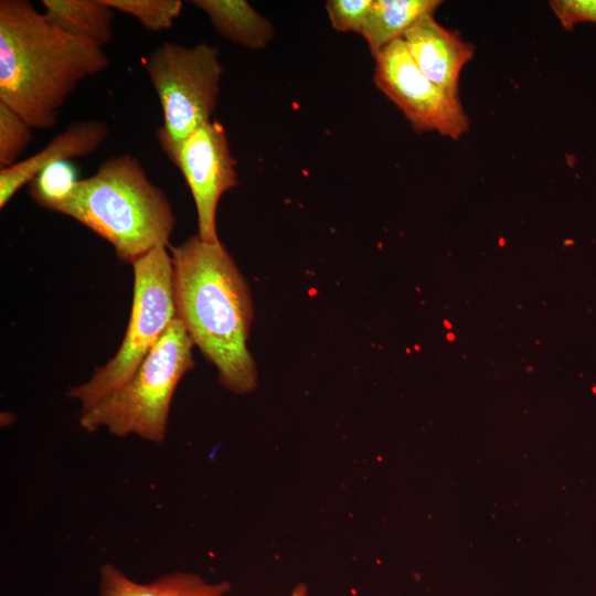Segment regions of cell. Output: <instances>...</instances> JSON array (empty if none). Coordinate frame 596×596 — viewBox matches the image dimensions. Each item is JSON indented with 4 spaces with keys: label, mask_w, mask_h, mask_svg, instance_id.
I'll use <instances>...</instances> for the list:
<instances>
[{
    "label": "cell",
    "mask_w": 596,
    "mask_h": 596,
    "mask_svg": "<svg viewBox=\"0 0 596 596\" xmlns=\"http://www.w3.org/2000/svg\"><path fill=\"white\" fill-rule=\"evenodd\" d=\"M175 318L220 383L235 394L257 386L255 361L247 340L254 317L249 287L221 242L198 234L170 246Z\"/></svg>",
    "instance_id": "6da1fadb"
},
{
    "label": "cell",
    "mask_w": 596,
    "mask_h": 596,
    "mask_svg": "<svg viewBox=\"0 0 596 596\" xmlns=\"http://www.w3.org/2000/svg\"><path fill=\"white\" fill-rule=\"evenodd\" d=\"M108 65L102 47L66 33L31 2L0 1V102L32 129H52L77 85Z\"/></svg>",
    "instance_id": "7a4b0ae2"
},
{
    "label": "cell",
    "mask_w": 596,
    "mask_h": 596,
    "mask_svg": "<svg viewBox=\"0 0 596 596\" xmlns=\"http://www.w3.org/2000/svg\"><path fill=\"white\" fill-rule=\"evenodd\" d=\"M53 212L67 215L106 240L117 258L134 264L158 246H169L175 217L164 191L128 153L105 160L95 174L78 180Z\"/></svg>",
    "instance_id": "3957f363"
},
{
    "label": "cell",
    "mask_w": 596,
    "mask_h": 596,
    "mask_svg": "<svg viewBox=\"0 0 596 596\" xmlns=\"http://www.w3.org/2000/svg\"><path fill=\"white\" fill-rule=\"evenodd\" d=\"M193 345L175 318L123 386L79 412L81 427L88 433L105 428L117 437L136 435L162 444L175 389L194 366Z\"/></svg>",
    "instance_id": "277c9868"
},
{
    "label": "cell",
    "mask_w": 596,
    "mask_h": 596,
    "mask_svg": "<svg viewBox=\"0 0 596 596\" xmlns=\"http://www.w3.org/2000/svg\"><path fill=\"white\" fill-rule=\"evenodd\" d=\"M132 269L131 312L120 347L103 366L95 368L86 382L66 393V397L79 402V412L123 386L175 319L172 264L167 247L153 248L137 259Z\"/></svg>",
    "instance_id": "5b68a950"
},
{
    "label": "cell",
    "mask_w": 596,
    "mask_h": 596,
    "mask_svg": "<svg viewBox=\"0 0 596 596\" xmlns=\"http://www.w3.org/2000/svg\"><path fill=\"white\" fill-rule=\"evenodd\" d=\"M145 67L163 114L158 140L171 161L181 142L215 110L223 72L219 50L164 42L149 54Z\"/></svg>",
    "instance_id": "8992f818"
},
{
    "label": "cell",
    "mask_w": 596,
    "mask_h": 596,
    "mask_svg": "<svg viewBox=\"0 0 596 596\" xmlns=\"http://www.w3.org/2000/svg\"><path fill=\"white\" fill-rule=\"evenodd\" d=\"M374 58L375 85L402 110L415 131H437L457 140L469 130L460 99L422 73L402 39L385 46Z\"/></svg>",
    "instance_id": "52a82bcc"
},
{
    "label": "cell",
    "mask_w": 596,
    "mask_h": 596,
    "mask_svg": "<svg viewBox=\"0 0 596 596\" xmlns=\"http://www.w3.org/2000/svg\"><path fill=\"white\" fill-rule=\"evenodd\" d=\"M171 162L181 171L193 196L198 235L209 243L220 242L219 201L237 184L236 160L223 125L216 120L201 124L181 142Z\"/></svg>",
    "instance_id": "ba28073f"
},
{
    "label": "cell",
    "mask_w": 596,
    "mask_h": 596,
    "mask_svg": "<svg viewBox=\"0 0 596 596\" xmlns=\"http://www.w3.org/2000/svg\"><path fill=\"white\" fill-rule=\"evenodd\" d=\"M405 46L422 73L449 95L459 98V78L472 58L475 46L459 32L426 14L403 35Z\"/></svg>",
    "instance_id": "9c48e42d"
},
{
    "label": "cell",
    "mask_w": 596,
    "mask_h": 596,
    "mask_svg": "<svg viewBox=\"0 0 596 596\" xmlns=\"http://www.w3.org/2000/svg\"><path fill=\"white\" fill-rule=\"evenodd\" d=\"M109 135L106 123L97 119L76 121L55 136L46 147L15 164L0 170V209L46 167L95 152Z\"/></svg>",
    "instance_id": "30bf717a"
},
{
    "label": "cell",
    "mask_w": 596,
    "mask_h": 596,
    "mask_svg": "<svg viewBox=\"0 0 596 596\" xmlns=\"http://www.w3.org/2000/svg\"><path fill=\"white\" fill-rule=\"evenodd\" d=\"M230 590L227 582L207 583L193 573L175 572L137 583L114 564H104L99 571L98 596H225Z\"/></svg>",
    "instance_id": "8fae6325"
},
{
    "label": "cell",
    "mask_w": 596,
    "mask_h": 596,
    "mask_svg": "<svg viewBox=\"0 0 596 596\" xmlns=\"http://www.w3.org/2000/svg\"><path fill=\"white\" fill-rule=\"evenodd\" d=\"M224 38L251 50L264 49L273 36V24L245 0H193Z\"/></svg>",
    "instance_id": "7c38bea8"
},
{
    "label": "cell",
    "mask_w": 596,
    "mask_h": 596,
    "mask_svg": "<svg viewBox=\"0 0 596 596\" xmlns=\"http://www.w3.org/2000/svg\"><path fill=\"white\" fill-rule=\"evenodd\" d=\"M439 0H373L362 36L373 56L402 39L405 32L426 14H434Z\"/></svg>",
    "instance_id": "4fadbf2b"
},
{
    "label": "cell",
    "mask_w": 596,
    "mask_h": 596,
    "mask_svg": "<svg viewBox=\"0 0 596 596\" xmlns=\"http://www.w3.org/2000/svg\"><path fill=\"white\" fill-rule=\"evenodd\" d=\"M46 17L66 33L104 47L113 40L115 10L104 0H43Z\"/></svg>",
    "instance_id": "5bb4252c"
},
{
    "label": "cell",
    "mask_w": 596,
    "mask_h": 596,
    "mask_svg": "<svg viewBox=\"0 0 596 596\" xmlns=\"http://www.w3.org/2000/svg\"><path fill=\"white\" fill-rule=\"evenodd\" d=\"M77 181L68 160L60 161L43 169L29 183V194L39 206L54 211L70 196Z\"/></svg>",
    "instance_id": "9a60e30c"
},
{
    "label": "cell",
    "mask_w": 596,
    "mask_h": 596,
    "mask_svg": "<svg viewBox=\"0 0 596 596\" xmlns=\"http://www.w3.org/2000/svg\"><path fill=\"white\" fill-rule=\"evenodd\" d=\"M114 10L135 17L145 29L160 32L170 29L181 14L180 0H104Z\"/></svg>",
    "instance_id": "2e32d148"
},
{
    "label": "cell",
    "mask_w": 596,
    "mask_h": 596,
    "mask_svg": "<svg viewBox=\"0 0 596 596\" xmlns=\"http://www.w3.org/2000/svg\"><path fill=\"white\" fill-rule=\"evenodd\" d=\"M33 139L32 128L8 105L0 102V167L15 164Z\"/></svg>",
    "instance_id": "e0dca14e"
},
{
    "label": "cell",
    "mask_w": 596,
    "mask_h": 596,
    "mask_svg": "<svg viewBox=\"0 0 596 596\" xmlns=\"http://www.w3.org/2000/svg\"><path fill=\"white\" fill-rule=\"evenodd\" d=\"M373 0H330L327 12L334 30L362 34Z\"/></svg>",
    "instance_id": "ac0fdd59"
},
{
    "label": "cell",
    "mask_w": 596,
    "mask_h": 596,
    "mask_svg": "<svg viewBox=\"0 0 596 596\" xmlns=\"http://www.w3.org/2000/svg\"><path fill=\"white\" fill-rule=\"evenodd\" d=\"M549 4L566 30L579 22L596 23V0H552Z\"/></svg>",
    "instance_id": "d6986e66"
},
{
    "label": "cell",
    "mask_w": 596,
    "mask_h": 596,
    "mask_svg": "<svg viewBox=\"0 0 596 596\" xmlns=\"http://www.w3.org/2000/svg\"><path fill=\"white\" fill-rule=\"evenodd\" d=\"M290 596H308V589H307V586L305 584H299L297 585Z\"/></svg>",
    "instance_id": "ffe728a7"
}]
</instances>
